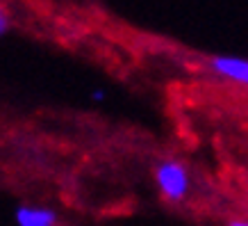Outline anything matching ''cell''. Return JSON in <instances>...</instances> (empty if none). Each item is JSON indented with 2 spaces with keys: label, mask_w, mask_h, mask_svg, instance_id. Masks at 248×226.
Wrapping results in <instances>:
<instances>
[{
  "label": "cell",
  "mask_w": 248,
  "mask_h": 226,
  "mask_svg": "<svg viewBox=\"0 0 248 226\" xmlns=\"http://www.w3.org/2000/svg\"><path fill=\"white\" fill-rule=\"evenodd\" d=\"M153 183L169 206H182L191 194L194 181L189 167L178 158H162L153 165Z\"/></svg>",
  "instance_id": "1"
},
{
  "label": "cell",
  "mask_w": 248,
  "mask_h": 226,
  "mask_svg": "<svg viewBox=\"0 0 248 226\" xmlns=\"http://www.w3.org/2000/svg\"><path fill=\"white\" fill-rule=\"evenodd\" d=\"M203 67L214 78L230 83L234 87L248 89V60L246 57H234V55H205Z\"/></svg>",
  "instance_id": "2"
},
{
  "label": "cell",
  "mask_w": 248,
  "mask_h": 226,
  "mask_svg": "<svg viewBox=\"0 0 248 226\" xmlns=\"http://www.w3.org/2000/svg\"><path fill=\"white\" fill-rule=\"evenodd\" d=\"M91 98H93L96 103H100V101H105V91H103V89H93V91H91Z\"/></svg>",
  "instance_id": "6"
},
{
  "label": "cell",
  "mask_w": 248,
  "mask_h": 226,
  "mask_svg": "<svg viewBox=\"0 0 248 226\" xmlns=\"http://www.w3.org/2000/svg\"><path fill=\"white\" fill-rule=\"evenodd\" d=\"M16 226H60V215L44 206H18L14 210Z\"/></svg>",
  "instance_id": "3"
},
{
  "label": "cell",
  "mask_w": 248,
  "mask_h": 226,
  "mask_svg": "<svg viewBox=\"0 0 248 226\" xmlns=\"http://www.w3.org/2000/svg\"><path fill=\"white\" fill-rule=\"evenodd\" d=\"M9 28H12V18H9L7 9H5L2 5H0V37H5Z\"/></svg>",
  "instance_id": "4"
},
{
  "label": "cell",
  "mask_w": 248,
  "mask_h": 226,
  "mask_svg": "<svg viewBox=\"0 0 248 226\" xmlns=\"http://www.w3.org/2000/svg\"><path fill=\"white\" fill-rule=\"evenodd\" d=\"M226 226H248V219L246 217H230L226 222Z\"/></svg>",
  "instance_id": "5"
}]
</instances>
